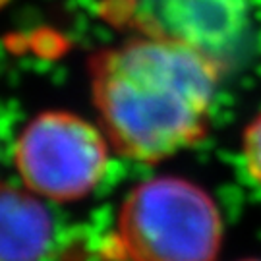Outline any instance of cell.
Masks as SVG:
<instances>
[{
	"label": "cell",
	"instance_id": "4",
	"mask_svg": "<svg viewBox=\"0 0 261 261\" xmlns=\"http://www.w3.org/2000/svg\"><path fill=\"white\" fill-rule=\"evenodd\" d=\"M159 33L199 48L221 64L242 37L246 0H159Z\"/></svg>",
	"mask_w": 261,
	"mask_h": 261
},
{
	"label": "cell",
	"instance_id": "8",
	"mask_svg": "<svg viewBox=\"0 0 261 261\" xmlns=\"http://www.w3.org/2000/svg\"><path fill=\"white\" fill-rule=\"evenodd\" d=\"M248 261H261V259H248Z\"/></svg>",
	"mask_w": 261,
	"mask_h": 261
},
{
	"label": "cell",
	"instance_id": "6",
	"mask_svg": "<svg viewBox=\"0 0 261 261\" xmlns=\"http://www.w3.org/2000/svg\"><path fill=\"white\" fill-rule=\"evenodd\" d=\"M244 159L248 172L261 184V114L244 132Z\"/></svg>",
	"mask_w": 261,
	"mask_h": 261
},
{
	"label": "cell",
	"instance_id": "3",
	"mask_svg": "<svg viewBox=\"0 0 261 261\" xmlns=\"http://www.w3.org/2000/svg\"><path fill=\"white\" fill-rule=\"evenodd\" d=\"M109 163L107 136L70 112H45L16 143V168L25 186L55 201L87 196Z\"/></svg>",
	"mask_w": 261,
	"mask_h": 261
},
{
	"label": "cell",
	"instance_id": "7",
	"mask_svg": "<svg viewBox=\"0 0 261 261\" xmlns=\"http://www.w3.org/2000/svg\"><path fill=\"white\" fill-rule=\"evenodd\" d=\"M6 2H8V0H0V6H4V4H6Z\"/></svg>",
	"mask_w": 261,
	"mask_h": 261
},
{
	"label": "cell",
	"instance_id": "5",
	"mask_svg": "<svg viewBox=\"0 0 261 261\" xmlns=\"http://www.w3.org/2000/svg\"><path fill=\"white\" fill-rule=\"evenodd\" d=\"M53 242V217L35 196L0 186V261H41Z\"/></svg>",
	"mask_w": 261,
	"mask_h": 261
},
{
	"label": "cell",
	"instance_id": "1",
	"mask_svg": "<svg viewBox=\"0 0 261 261\" xmlns=\"http://www.w3.org/2000/svg\"><path fill=\"white\" fill-rule=\"evenodd\" d=\"M221 64L168 35L132 39L91 60L107 140L120 155L157 163L205 136Z\"/></svg>",
	"mask_w": 261,
	"mask_h": 261
},
{
	"label": "cell",
	"instance_id": "2",
	"mask_svg": "<svg viewBox=\"0 0 261 261\" xmlns=\"http://www.w3.org/2000/svg\"><path fill=\"white\" fill-rule=\"evenodd\" d=\"M223 221L211 196L174 176L147 180L126 197L114 252L124 261H215Z\"/></svg>",
	"mask_w": 261,
	"mask_h": 261
}]
</instances>
